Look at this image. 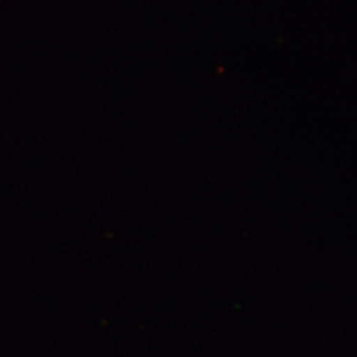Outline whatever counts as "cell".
Masks as SVG:
<instances>
[]
</instances>
